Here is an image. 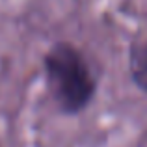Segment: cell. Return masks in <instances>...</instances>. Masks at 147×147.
I'll return each instance as SVG.
<instances>
[{
    "label": "cell",
    "mask_w": 147,
    "mask_h": 147,
    "mask_svg": "<svg viewBox=\"0 0 147 147\" xmlns=\"http://www.w3.org/2000/svg\"><path fill=\"white\" fill-rule=\"evenodd\" d=\"M129 71H130L132 82L140 90L147 91V39L138 41L130 47Z\"/></svg>",
    "instance_id": "obj_2"
},
{
    "label": "cell",
    "mask_w": 147,
    "mask_h": 147,
    "mask_svg": "<svg viewBox=\"0 0 147 147\" xmlns=\"http://www.w3.org/2000/svg\"><path fill=\"white\" fill-rule=\"evenodd\" d=\"M45 78L54 102L63 114H78L93 100L97 80L88 60L76 47L56 43L43 58Z\"/></svg>",
    "instance_id": "obj_1"
}]
</instances>
